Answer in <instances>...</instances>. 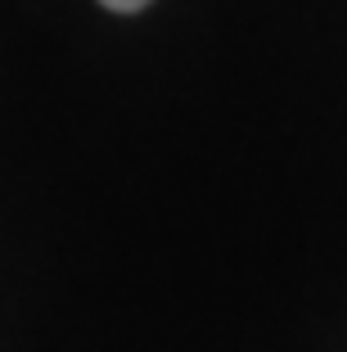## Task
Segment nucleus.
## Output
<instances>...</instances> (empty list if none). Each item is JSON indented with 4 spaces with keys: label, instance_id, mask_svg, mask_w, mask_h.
Masks as SVG:
<instances>
[{
    "label": "nucleus",
    "instance_id": "nucleus-1",
    "mask_svg": "<svg viewBox=\"0 0 347 352\" xmlns=\"http://www.w3.org/2000/svg\"><path fill=\"white\" fill-rule=\"evenodd\" d=\"M104 10H117V14H131V10H144L149 0H100Z\"/></svg>",
    "mask_w": 347,
    "mask_h": 352
}]
</instances>
